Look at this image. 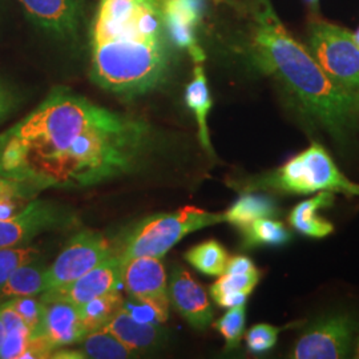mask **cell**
<instances>
[{
	"instance_id": "1",
	"label": "cell",
	"mask_w": 359,
	"mask_h": 359,
	"mask_svg": "<svg viewBox=\"0 0 359 359\" xmlns=\"http://www.w3.org/2000/svg\"><path fill=\"white\" fill-rule=\"evenodd\" d=\"M148 137L144 121L55 88L36 109L0 133V175L39 192L93 187L130 172Z\"/></svg>"
},
{
	"instance_id": "2",
	"label": "cell",
	"mask_w": 359,
	"mask_h": 359,
	"mask_svg": "<svg viewBox=\"0 0 359 359\" xmlns=\"http://www.w3.org/2000/svg\"><path fill=\"white\" fill-rule=\"evenodd\" d=\"M169 56L160 0H100L90 35V76L99 87L123 96L154 90Z\"/></svg>"
},
{
	"instance_id": "3",
	"label": "cell",
	"mask_w": 359,
	"mask_h": 359,
	"mask_svg": "<svg viewBox=\"0 0 359 359\" xmlns=\"http://www.w3.org/2000/svg\"><path fill=\"white\" fill-rule=\"evenodd\" d=\"M253 20L255 65L276 77L337 142H347L359 126V90L342 87L323 71L308 47L283 26L270 0H257Z\"/></svg>"
},
{
	"instance_id": "4",
	"label": "cell",
	"mask_w": 359,
	"mask_h": 359,
	"mask_svg": "<svg viewBox=\"0 0 359 359\" xmlns=\"http://www.w3.org/2000/svg\"><path fill=\"white\" fill-rule=\"evenodd\" d=\"M252 188H269L287 194L339 192L359 196V185L350 181L335 165L332 156L321 144L313 142L283 167L262 176Z\"/></svg>"
},
{
	"instance_id": "5",
	"label": "cell",
	"mask_w": 359,
	"mask_h": 359,
	"mask_svg": "<svg viewBox=\"0 0 359 359\" xmlns=\"http://www.w3.org/2000/svg\"><path fill=\"white\" fill-rule=\"evenodd\" d=\"M221 222H225L224 213H210L191 205L147 218L127 236L118 258L121 264L136 257L161 258L185 236Z\"/></svg>"
},
{
	"instance_id": "6",
	"label": "cell",
	"mask_w": 359,
	"mask_h": 359,
	"mask_svg": "<svg viewBox=\"0 0 359 359\" xmlns=\"http://www.w3.org/2000/svg\"><path fill=\"white\" fill-rule=\"evenodd\" d=\"M308 50L334 81L359 90V44L353 32L325 20H314L309 26Z\"/></svg>"
},
{
	"instance_id": "7",
	"label": "cell",
	"mask_w": 359,
	"mask_h": 359,
	"mask_svg": "<svg viewBox=\"0 0 359 359\" xmlns=\"http://www.w3.org/2000/svg\"><path fill=\"white\" fill-rule=\"evenodd\" d=\"M357 322L348 314H332L310 323L299 337L290 358L339 359L351 353Z\"/></svg>"
},
{
	"instance_id": "8",
	"label": "cell",
	"mask_w": 359,
	"mask_h": 359,
	"mask_svg": "<svg viewBox=\"0 0 359 359\" xmlns=\"http://www.w3.org/2000/svg\"><path fill=\"white\" fill-rule=\"evenodd\" d=\"M121 283L129 297L154 313V320L167 322L169 292L167 273L157 257H136L121 264Z\"/></svg>"
},
{
	"instance_id": "9",
	"label": "cell",
	"mask_w": 359,
	"mask_h": 359,
	"mask_svg": "<svg viewBox=\"0 0 359 359\" xmlns=\"http://www.w3.org/2000/svg\"><path fill=\"white\" fill-rule=\"evenodd\" d=\"M112 256V248L103 234L80 231L47 268V290L74 283Z\"/></svg>"
},
{
	"instance_id": "10",
	"label": "cell",
	"mask_w": 359,
	"mask_h": 359,
	"mask_svg": "<svg viewBox=\"0 0 359 359\" xmlns=\"http://www.w3.org/2000/svg\"><path fill=\"white\" fill-rule=\"evenodd\" d=\"M160 11L169 43L189 52L194 63H204L197 28L205 13V0H160Z\"/></svg>"
},
{
	"instance_id": "11",
	"label": "cell",
	"mask_w": 359,
	"mask_h": 359,
	"mask_svg": "<svg viewBox=\"0 0 359 359\" xmlns=\"http://www.w3.org/2000/svg\"><path fill=\"white\" fill-rule=\"evenodd\" d=\"M65 217L55 204L31 200L13 216L0 217V249L26 245L35 236L60 225Z\"/></svg>"
},
{
	"instance_id": "12",
	"label": "cell",
	"mask_w": 359,
	"mask_h": 359,
	"mask_svg": "<svg viewBox=\"0 0 359 359\" xmlns=\"http://www.w3.org/2000/svg\"><path fill=\"white\" fill-rule=\"evenodd\" d=\"M121 283V261L118 256H112L75 280L57 289H51L40 294V299L46 301H65L75 306L84 305L102 295L118 290Z\"/></svg>"
},
{
	"instance_id": "13",
	"label": "cell",
	"mask_w": 359,
	"mask_h": 359,
	"mask_svg": "<svg viewBox=\"0 0 359 359\" xmlns=\"http://www.w3.org/2000/svg\"><path fill=\"white\" fill-rule=\"evenodd\" d=\"M168 292L172 305L194 329L204 330L213 322L215 311L206 290L188 270H173Z\"/></svg>"
},
{
	"instance_id": "14",
	"label": "cell",
	"mask_w": 359,
	"mask_h": 359,
	"mask_svg": "<svg viewBox=\"0 0 359 359\" xmlns=\"http://www.w3.org/2000/svg\"><path fill=\"white\" fill-rule=\"evenodd\" d=\"M28 18L57 38H72L81 20V0H19Z\"/></svg>"
},
{
	"instance_id": "15",
	"label": "cell",
	"mask_w": 359,
	"mask_h": 359,
	"mask_svg": "<svg viewBox=\"0 0 359 359\" xmlns=\"http://www.w3.org/2000/svg\"><path fill=\"white\" fill-rule=\"evenodd\" d=\"M43 304L44 316L41 335L48 341L53 350L79 344L88 334L75 305L57 299L46 301Z\"/></svg>"
},
{
	"instance_id": "16",
	"label": "cell",
	"mask_w": 359,
	"mask_h": 359,
	"mask_svg": "<svg viewBox=\"0 0 359 359\" xmlns=\"http://www.w3.org/2000/svg\"><path fill=\"white\" fill-rule=\"evenodd\" d=\"M103 329L115 335L133 353L154 347L161 337L157 326L151 322L139 320L124 306L116 311L114 317L104 325Z\"/></svg>"
},
{
	"instance_id": "17",
	"label": "cell",
	"mask_w": 359,
	"mask_h": 359,
	"mask_svg": "<svg viewBox=\"0 0 359 359\" xmlns=\"http://www.w3.org/2000/svg\"><path fill=\"white\" fill-rule=\"evenodd\" d=\"M334 204L333 192H318L317 196L299 203L289 215V222L295 231L310 238H325L334 231V225L322 217L320 210Z\"/></svg>"
},
{
	"instance_id": "18",
	"label": "cell",
	"mask_w": 359,
	"mask_h": 359,
	"mask_svg": "<svg viewBox=\"0 0 359 359\" xmlns=\"http://www.w3.org/2000/svg\"><path fill=\"white\" fill-rule=\"evenodd\" d=\"M185 103L192 111L198 127V139L206 152L213 156V148L208 129V115L212 109V96L206 81L203 63H194L192 81L185 90Z\"/></svg>"
},
{
	"instance_id": "19",
	"label": "cell",
	"mask_w": 359,
	"mask_h": 359,
	"mask_svg": "<svg viewBox=\"0 0 359 359\" xmlns=\"http://www.w3.org/2000/svg\"><path fill=\"white\" fill-rule=\"evenodd\" d=\"M47 268L38 259L22 265L0 287V302L20 297H38L47 290Z\"/></svg>"
},
{
	"instance_id": "20",
	"label": "cell",
	"mask_w": 359,
	"mask_h": 359,
	"mask_svg": "<svg viewBox=\"0 0 359 359\" xmlns=\"http://www.w3.org/2000/svg\"><path fill=\"white\" fill-rule=\"evenodd\" d=\"M280 215L276 201L265 194L248 193L241 196L224 213L225 221L240 231L245 229L258 218H274Z\"/></svg>"
},
{
	"instance_id": "21",
	"label": "cell",
	"mask_w": 359,
	"mask_h": 359,
	"mask_svg": "<svg viewBox=\"0 0 359 359\" xmlns=\"http://www.w3.org/2000/svg\"><path fill=\"white\" fill-rule=\"evenodd\" d=\"M229 258L226 249L216 240L196 245L185 253V259L194 269L213 277L225 273Z\"/></svg>"
},
{
	"instance_id": "22",
	"label": "cell",
	"mask_w": 359,
	"mask_h": 359,
	"mask_svg": "<svg viewBox=\"0 0 359 359\" xmlns=\"http://www.w3.org/2000/svg\"><path fill=\"white\" fill-rule=\"evenodd\" d=\"M80 344L86 358L126 359L135 355L132 350L103 327L87 334Z\"/></svg>"
},
{
	"instance_id": "23",
	"label": "cell",
	"mask_w": 359,
	"mask_h": 359,
	"mask_svg": "<svg viewBox=\"0 0 359 359\" xmlns=\"http://www.w3.org/2000/svg\"><path fill=\"white\" fill-rule=\"evenodd\" d=\"M241 231L246 248L283 246L292 238L290 231L283 222L273 218H258Z\"/></svg>"
},
{
	"instance_id": "24",
	"label": "cell",
	"mask_w": 359,
	"mask_h": 359,
	"mask_svg": "<svg viewBox=\"0 0 359 359\" xmlns=\"http://www.w3.org/2000/svg\"><path fill=\"white\" fill-rule=\"evenodd\" d=\"M121 306H124V299L118 290H115L77 306V310L87 329V333H90L93 330L102 329Z\"/></svg>"
},
{
	"instance_id": "25",
	"label": "cell",
	"mask_w": 359,
	"mask_h": 359,
	"mask_svg": "<svg viewBox=\"0 0 359 359\" xmlns=\"http://www.w3.org/2000/svg\"><path fill=\"white\" fill-rule=\"evenodd\" d=\"M259 270L252 273H224L216 283L210 286L212 298L221 294H252L257 283H259Z\"/></svg>"
},
{
	"instance_id": "26",
	"label": "cell",
	"mask_w": 359,
	"mask_h": 359,
	"mask_svg": "<svg viewBox=\"0 0 359 359\" xmlns=\"http://www.w3.org/2000/svg\"><path fill=\"white\" fill-rule=\"evenodd\" d=\"M245 305L229 308V310L215 322V329L218 330L226 342L228 348H234L238 346L245 332Z\"/></svg>"
},
{
	"instance_id": "27",
	"label": "cell",
	"mask_w": 359,
	"mask_h": 359,
	"mask_svg": "<svg viewBox=\"0 0 359 359\" xmlns=\"http://www.w3.org/2000/svg\"><path fill=\"white\" fill-rule=\"evenodd\" d=\"M38 249L26 245L0 249V287L15 270L25 264L38 259Z\"/></svg>"
},
{
	"instance_id": "28",
	"label": "cell",
	"mask_w": 359,
	"mask_h": 359,
	"mask_svg": "<svg viewBox=\"0 0 359 359\" xmlns=\"http://www.w3.org/2000/svg\"><path fill=\"white\" fill-rule=\"evenodd\" d=\"M13 309L26 322L31 330V338L40 337L43 333V316H44V304L36 297H20L10 299Z\"/></svg>"
},
{
	"instance_id": "29",
	"label": "cell",
	"mask_w": 359,
	"mask_h": 359,
	"mask_svg": "<svg viewBox=\"0 0 359 359\" xmlns=\"http://www.w3.org/2000/svg\"><path fill=\"white\" fill-rule=\"evenodd\" d=\"M286 327H277L269 323H258L255 325L246 333V346L253 354H264L276 346L278 341V335Z\"/></svg>"
},
{
	"instance_id": "30",
	"label": "cell",
	"mask_w": 359,
	"mask_h": 359,
	"mask_svg": "<svg viewBox=\"0 0 359 359\" xmlns=\"http://www.w3.org/2000/svg\"><path fill=\"white\" fill-rule=\"evenodd\" d=\"M38 193V189L26 182L0 175V203L7 200H20L28 203Z\"/></svg>"
},
{
	"instance_id": "31",
	"label": "cell",
	"mask_w": 359,
	"mask_h": 359,
	"mask_svg": "<svg viewBox=\"0 0 359 359\" xmlns=\"http://www.w3.org/2000/svg\"><path fill=\"white\" fill-rule=\"evenodd\" d=\"M256 265L250 258L244 256L229 258L225 273H252L256 271Z\"/></svg>"
},
{
	"instance_id": "32",
	"label": "cell",
	"mask_w": 359,
	"mask_h": 359,
	"mask_svg": "<svg viewBox=\"0 0 359 359\" xmlns=\"http://www.w3.org/2000/svg\"><path fill=\"white\" fill-rule=\"evenodd\" d=\"M13 107V99L11 95L8 93V90L3 87V84L0 83V121L7 116Z\"/></svg>"
},
{
	"instance_id": "33",
	"label": "cell",
	"mask_w": 359,
	"mask_h": 359,
	"mask_svg": "<svg viewBox=\"0 0 359 359\" xmlns=\"http://www.w3.org/2000/svg\"><path fill=\"white\" fill-rule=\"evenodd\" d=\"M6 326H4V323L1 321V318H0V348L3 346V342H4V339H6Z\"/></svg>"
},
{
	"instance_id": "34",
	"label": "cell",
	"mask_w": 359,
	"mask_h": 359,
	"mask_svg": "<svg viewBox=\"0 0 359 359\" xmlns=\"http://www.w3.org/2000/svg\"><path fill=\"white\" fill-rule=\"evenodd\" d=\"M355 358H359V337L358 342H357V348H355Z\"/></svg>"
},
{
	"instance_id": "35",
	"label": "cell",
	"mask_w": 359,
	"mask_h": 359,
	"mask_svg": "<svg viewBox=\"0 0 359 359\" xmlns=\"http://www.w3.org/2000/svg\"><path fill=\"white\" fill-rule=\"evenodd\" d=\"M354 36H355V39H357V41H358L359 44V29L357 31V32H355V34H354Z\"/></svg>"
},
{
	"instance_id": "36",
	"label": "cell",
	"mask_w": 359,
	"mask_h": 359,
	"mask_svg": "<svg viewBox=\"0 0 359 359\" xmlns=\"http://www.w3.org/2000/svg\"><path fill=\"white\" fill-rule=\"evenodd\" d=\"M216 1H221V0H216Z\"/></svg>"
}]
</instances>
